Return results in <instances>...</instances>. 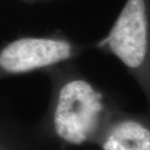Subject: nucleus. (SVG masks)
<instances>
[{
  "mask_svg": "<svg viewBox=\"0 0 150 150\" xmlns=\"http://www.w3.org/2000/svg\"><path fill=\"white\" fill-rule=\"evenodd\" d=\"M114 114L105 95L82 77H72L60 85L43 118L38 136L49 135L69 145L96 143Z\"/></svg>",
  "mask_w": 150,
  "mask_h": 150,
  "instance_id": "nucleus-1",
  "label": "nucleus"
},
{
  "mask_svg": "<svg viewBox=\"0 0 150 150\" xmlns=\"http://www.w3.org/2000/svg\"><path fill=\"white\" fill-rule=\"evenodd\" d=\"M74 47L65 40L21 38L0 51V72L21 74L47 67L72 58Z\"/></svg>",
  "mask_w": 150,
  "mask_h": 150,
  "instance_id": "nucleus-3",
  "label": "nucleus"
},
{
  "mask_svg": "<svg viewBox=\"0 0 150 150\" xmlns=\"http://www.w3.org/2000/svg\"><path fill=\"white\" fill-rule=\"evenodd\" d=\"M100 46L123 63L150 100V0H127Z\"/></svg>",
  "mask_w": 150,
  "mask_h": 150,
  "instance_id": "nucleus-2",
  "label": "nucleus"
},
{
  "mask_svg": "<svg viewBox=\"0 0 150 150\" xmlns=\"http://www.w3.org/2000/svg\"><path fill=\"white\" fill-rule=\"evenodd\" d=\"M96 143L102 150H150V129L135 118L114 113Z\"/></svg>",
  "mask_w": 150,
  "mask_h": 150,
  "instance_id": "nucleus-4",
  "label": "nucleus"
},
{
  "mask_svg": "<svg viewBox=\"0 0 150 150\" xmlns=\"http://www.w3.org/2000/svg\"><path fill=\"white\" fill-rule=\"evenodd\" d=\"M0 150H39V136L11 118L0 117Z\"/></svg>",
  "mask_w": 150,
  "mask_h": 150,
  "instance_id": "nucleus-5",
  "label": "nucleus"
}]
</instances>
